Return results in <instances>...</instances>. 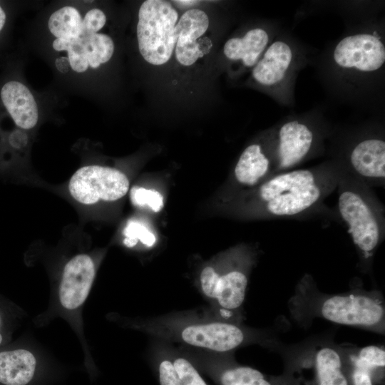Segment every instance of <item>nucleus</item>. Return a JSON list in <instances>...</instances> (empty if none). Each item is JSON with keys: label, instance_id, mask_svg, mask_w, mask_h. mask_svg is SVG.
Returning a JSON list of instances; mask_svg holds the SVG:
<instances>
[{"label": "nucleus", "instance_id": "nucleus-1", "mask_svg": "<svg viewBox=\"0 0 385 385\" xmlns=\"http://www.w3.org/2000/svg\"><path fill=\"white\" fill-rule=\"evenodd\" d=\"M342 166L338 160L276 173L256 186L253 203L270 219L308 217L324 211L325 199L337 189Z\"/></svg>", "mask_w": 385, "mask_h": 385}, {"label": "nucleus", "instance_id": "nucleus-2", "mask_svg": "<svg viewBox=\"0 0 385 385\" xmlns=\"http://www.w3.org/2000/svg\"><path fill=\"white\" fill-rule=\"evenodd\" d=\"M138 326L156 339L220 354H232L254 344L272 346L276 342L266 331L218 319L207 310L152 317Z\"/></svg>", "mask_w": 385, "mask_h": 385}, {"label": "nucleus", "instance_id": "nucleus-3", "mask_svg": "<svg viewBox=\"0 0 385 385\" xmlns=\"http://www.w3.org/2000/svg\"><path fill=\"white\" fill-rule=\"evenodd\" d=\"M289 309L295 319L301 322L319 317L338 324L385 333L384 299L376 290L354 289L344 293L324 294L319 291L313 278L306 274L297 284Z\"/></svg>", "mask_w": 385, "mask_h": 385}, {"label": "nucleus", "instance_id": "nucleus-4", "mask_svg": "<svg viewBox=\"0 0 385 385\" xmlns=\"http://www.w3.org/2000/svg\"><path fill=\"white\" fill-rule=\"evenodd\" d=\"M337 213L348 227L361 267L369 270L384 238V210L371 188L342 167L337 187Z\"/></svg>", "mask_w": 385, "mask_h": 385}, {"label": "nucleus", "instance_id": "nucleus-5", "mask_svg": "<svg viewBox=\"0 0 385 385\" xmlns=\"http://www.w3.org/2000/svg\"><path fill=\"white\" fill-rule=\"evenodd\" d=\"M252 259L239 250L227 254L219 265L205 266L198 277V289L207 302L206 310L225 321L242 324L243 304Z\"/></svg>", "mask_w": 385, "mask_h": 385}, {"label": "nucleus", "instance_id": "nucleus-6", "mask_svg": "<svg viewBox=\"0 0 385 385\" xmlns=\"http://www.w3.org/2000/svg\"><path fill=\"white\" fill-rule=\"evenodd\" d=\"M287 385H350L340 345L314 337L284 348Z\"/></svg>", "mask_w": 385, "mask_h": 385}, {"label": "nucleus", "instance_id": "nucleus-7", "mask_svg": "<svg viewBox=\"0 0 385 385\" xmlns=\"http://www.w3.org/2000/svg\"><path fill=\"white\" fill-rule=\"evenodd\" d=\"M138 16L140 55L150 65L165 64L174 52L175 28L179 19L177 9L168 1L146 0L140 5Z\"/></svg>", "mask_w": 385, "mask_h": 385}, {"label": "nucleus", "instance_id": "nucleus-8", "mask_svg": "<svg viewBox=\"0 0 385 385\" xmlns=\"http://www.w3.org/2000/svg\"><path fill=\"white\" fill-rule=\"evenodd\" d=\"M333 68L344 77L364 79L384 67L385 44L376 31H358L341 38L331 53Z\"/></svg>", "mask_w": 385, "mask_h": 385}, {"label": "nucleus", "instance_id": "nucleus-9", "mask_svg": "<svg viewBox=\"0 0 385 385\" xmlns=\"http://www.w3.org/2000/svg\"><path fill=\"white\" fill-rule=\"evenodd\" d=\"M322 130L302 118H292L271 129L274 174L294 168L319 153Z\"/></svg>", "mask_w": 385, "mask_h": 385}, {"label": "nucleus", "instance_id": "nucleus-10", "mask_svg": "<svg viewBox=\"0 0 385 385\" xmlns=\"http://www.w3.org/2000/svg\"><path fill=\"white\" fill-rule=\"evenodd\" d=\"M129 180L120 170L89 165L78 169L71 177L68 190L73 200L83 205L116 201L126 195Z\"/></svg>", "mask_w": 385, "mask_h": 385}, {"label": "nucleus", "instance_id": "nucleus-11", "mask_svg": "<svg viewBox=\"0 0 385 385\" xmlns=\"http://www.w3.org/2000/svg\"><path fill=\"white\" fill-rule=\"evenodd\" d=\"M178 349L217 385H283L257 369L237 364L232 354L214 353L184 346Z\"/></svg>", "mask_w": 385, "mask_h": 385}, {"label": "nucleus", "instance_id": "nucleus-12", "mask_svg": "<svg viewBox=\"0 0 385 385\" xmlns=\"http://www.w3.org/2000/svg\"><path fill=\"white\" fill-rule=\"evenodd\" d=\"M297 48L285 37L274 38L251 70V78L260 88L279 97L289 85L297 68Z\"/></svg>", "mask_w": 385, "mask_h": 385}, {"label": "nucleus", "instance_id": "nucleus-13", "mask_svg": "<svg viewBox=\"0 0 385 385\" xmlns=\"http://www.w3.org/2000/svg\"><path fill=\"white\" fill-rule=\"evenodd\" d=\"M339 162L352 177L370 188L384 186L385 140L381 135H364L351 143L344 160Z\"/></svg>", "mask_w": 385, "mask_h": 385}, {"label": "nucleus", "instance_id": "nucleus-14", "mask_svg": "<svg viewBox=\"0 0 385 385\" xmlns=\"http://www.w3.org/2000/svg\"><path fill=\"white\" fill-rule=\"evenodd\" d=\"M209 26L207 14L200 9H190L179 17L173 54L180 65L191 67L210 51L212 41L207 36Z\"/></svg>", "mask_w": 385, "mask_h": 385}, {"label": "nucleus", "instance_id": "nucleus-15", "mask_svg": "<svg viewBox=\"0 0 385 385\" xmlns=\"http://www.w3.org/2000/svg\"><path fill=\"white\" fill-rule=\"evenodd\" d=\"M53 47L57 51H66L71 68L78 73L88 66L98 68L111 58L114 51L112 38L101 33H82L73 39L56 38Z\"/></svg>", "mask_w": 385, "mask_h": 385}, {"label": "nucleus", "instance_id": "nucleus-16", "mask_svg": "<svg viewBox=\"0 0 385 385\" xmlns=\"http://www.w3.org/2000/svg\"><path fill=\"white\" fill-rule=\"evenodd\" d=\"M96 267L88 254H78L64 265L58 290L61 306L67 310L78 309L86 300L95 279Z\"/></svg>", "mask_w": 385, "mask_h": 385}, {"label": "nucleus", "instance_id": "nucleus-17", "mask_svg": "<svg viewBox=\"0 0 385 385\" xmlns=\"http://www.w3.org/2000/svg\"><path fill=\"white\" fill-rule=\"evenodd\" d=\"M340 346L350 385H382L385 367L384 346Z\"/></svg>", "mask_w": 385, "mask_h": 385}, {"label": "nucleus", "instance_id": "nucleus-18", "mask_svg": "<svg viewBox=\"0 0 385 385\" xmlns=\"http://www.w3.org/2000/svg\"><path fill=\"white\" fill-rule=\"evenodd\" d=\"M273 175L274 166L269 130L259 141L245 148L235 165L234 175L240 185L256 187Z\"/></svg>", "mask_w": 385, "mask_h": 385}, {"label": "nucleus", "instance_id": "nucleus-19", "mask_svg": "<svg viewBox=\"0 0 385 385\" xmlns=\"http://www.w3.org/2000/svg\"><path fill=\"white\" fill-rule=\"evenodd\" d=\"M273 31L254 26L240 36L227 39L223 46L225 58L240 69H252L274 38Z\"/></svg>", "mask_w": 385, "mask_h": 385}, {"label": "nucleus", "instance_id": "nucleus-20", "mask_svg": "<svg viewBox=\"0 0 385 385\" xmlns=\"http://www.w3.org/2000/svg\"><path fill=\"white\" fill-rule=\"evenodd\" d=\"M1 104L15 125L30 130L38 119L36 102L29 89L21 82L9 80L0 88Z\"/></svg>", "mask_w": 385, "mask_h": 385}, {"label": "nucleus", "instance_id": "nucleus-21", "mask_svg": "<svg viewBox=\"0 0 385 385\" xmlns=\"http://www.w3.org/2000/svg\"><path fill=\"white\" fill-rule=\"evenodd\" d=\"M39 366L35 354L25 349L0 352V385H33Z\"/></svg>", "mask_w": 385, "mask_h": 385}, {"label": "nucleus", "instance_id": "nucleus-22", "mask_svg": "<svg viewBox=\"0 0 385 385\" xmlns=\"http://www.w3.org/2000/svg\"><path fill=\"white\" fill-rule=\"evenodd\" d=\"M82 23V17L76 9L64 6L51 15L48 26L56 38L73 39L81 35Z\"/></svg>", "mask_w": 385, "mask_h": 385}, {"label": "nucleus", "instance_id": "nucleus-23", "mask_svg": "<svg viewBox=\"0 0 385 385\" xmlns=\"http://www.w3.org/2000/svg\"><path fill=\"white\" fill-rule=\"evenodd\" d=\"M169 349L177 373L178 385H207L195 365L178 348L169 343Z\"/></svg>", "mask_w": 385, "mask_h": 385}, {"label": "nucleus", "instance_id": "nucleus-24", "mask_svg": "<svg viewBox=\"0 0 385 385\" xmlns=\"http://www.w3.org/2000/svg\"><path fill=\"white\" fill-rule=\"evenodd\" d=\"M131 200L137 205H148L155 212H160L164 206L163 195L155 190L133 188L131 190Z\"/></svg>", "mask_w": 385, "mask_h": 385}, {"label": "nucleus", "instance_id": "nucleus-25", "mask_svg": "<svg viewBox=\"0 0 385 385\" xmlns=\"http://www.w3.org/2000/svg\"><path fill=\"white\" fill-rule=\"evenodd\" d=\"M126 238L125 244L128 247L134 246L138 240H140L144 245L151 247L155 242V235L150 232L145 226L136 222H132L125 230Z\"/></svg>", "mask_w": 385, "mask_h": 385}, {"label": "nucleus", "instance_id": "nucleus-26", "mask_svg": "<svg viewBox=\"0 0 385 385\" xmlns=\"http://www.w3.org/2000/svg\"><path fill=\"white\" fill-rule=\"evenodd\" d=\"M106 16L103 11L93 9L88 11L83 19V32L87 34L98 33L106 24Z\"/></svg>", "mask_w": 385, "mask_h": 385}, {"label": "nucleus", "instance_id": "nucleus-27", "mask_svg": "<svg viewBox=\"0 0 385 385\" xmlns=\"http://www.w3.org/2000/svg\"><path fill=\"white\" fill-rule=\"evenodd\" d=\"M7 21V14L4 7L0 4V34L3 31Z\"/></svg>", "mask_w": 385, "mask_h": 385}, {"label": "nucleus", "instance_id": "nucleus-28", "mask_svg": "<svg viewBox=\"0 0 385 385\" xmlns=\"http://www.w3.org/2000/svg\"><path fill=\"white\" fill-rule=\"evenodd\" d=\"M175 2L176 4H180L181 5L190 6L197 1H175Z\"/></svg>", "mask_w": 385, "mask_h": 385}, {"label": "nucleus", "instance_id": "nucleus-29", "mask_svg": "<svg viewBox=\"0 0 385 385\" xmlns=\"http://www.w3.org/2000/svg\"><path fill=\"white\" fill-rule=\"evenodd\" d=\"M2 340H3V337H2V335L0 334V344L2 342Z\"/></svg>", "mask_w": 385, "mask_h": 385}]
</instances>
